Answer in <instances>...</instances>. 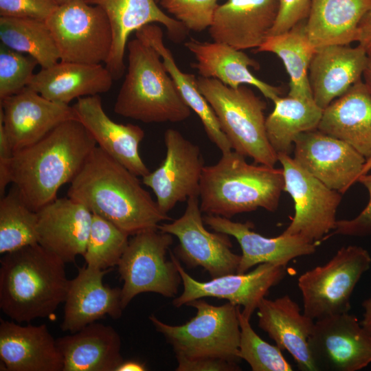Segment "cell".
<instances>
[{
    "instance_id": "816d5d0a",
    "label": "cell",
    "mask_w": 371,
    "mask_h": 371,
    "mask_svg": "<svg viewBox=\"0 0 371 371\" xmlns=\"http://www.w3.org/2000/svg\"><path fill=\"white\" fill-rule=\"evenodd\" d=\"M53 1L57 5H59L71 0H53Z\"/></svg>"
},
{
    "instance_id": "ac0fdd59",
    "label": "cell",
    "mask_w": 371,
    "mask_h": 371,
    "mask_svg": "<svg viewBox=\"0 0 371 371\" xmlns=\"http://www.w3.org/2000/svg\"><path fill=\"white\" fill-rule=\"evenodd\" d=\"M101 7L108 16L112 32V47L105 67L114 80L126 69L124 54L131 34L150 23L163 25L173 42L183 41L189 30L180 21L164 13L156 0H85Z\"/></svg>"
},
{
    "instance_id": "2e32d148",
    "label": "cell",
    "mask_w": 371,
    "mask_h": 371,
    "mask_svg": "<svg viewBox=\"0 0 371 371\" xmlns=\"http://www.w3.org/2000/svg\"><path fill=\"white\" fill-rule=\"evenodd\" d=\"M293 153L301 167L341 194L357 182L366 161L349 144L318 129L298 135Z\"/></svg>"
},
{
    "instance_id": "4dcf8cb0",
    "label": "cell",
    "mask_w": 371,
    "mask_h": 371,
    "mask_svg": "<svg viewBox=\"0 0 371 371\" xmlns=\"http://www.w3.org/2000/svg\"><path fill=\"white\" fill-rule=\"evenodd\" d=\"M371 0H311L306 29L315 48L357 41L358 26Z\"/></svg>"
},
{
    "instance_id": "74e56055",
    "label": "cell",
    "mask_w": 371,
    "mask_h": 371,
    "mask_svg": "<svg viewBox=\"0 0 371 371\" xmlns=\"http://www.w3.org/2000/svg\"><path fill=\"white\" fill-rule=\"evenodd\" d=\"M240 328L239 357L245 361L253 371H291V365L286 360L282 350L271 345L254 331L250 318L238 311Z\"/></svg>"
},
{
    "instance_id": "f546056e",
    "label": "cell",
    "mask_w": 371,
    "mask_h": 371,
    "mask_svg": "<svg viewBox=\"0 0 371 371\" xmlns=\"http://www.w3.org/2000/svg\"><path fill=\"white\" fill-rule=\"evenodd\" d=\"M63 371H115L124 361L119 334L111 326L93 322L56 339Z\"/></svg>"
},
{
    "instance_id": "484cf974",
    "label": "cell",
    "mask_w": 371,
    "mask_h": 371,
    "mask_svg": "<svg viewBox=\"0 0 371 371\" xmlns=\"http://www.w3.org/2000/svg\"><path fill=\"white\" fill-rule=\"evenodd\" d=\"M257 309L258 326L291 355L299 369L317 371L308 346L315 321L301 313L298 304L284 295L275 300L264 297Z\"/></svg>"
},
{
    "instance_id": "30bf717a",
    "label": "cell",
    "mask_w": 371,
    "mask_h": 371,
    "mask_svg": "<svg viewBox=\"0 0 371 371\" xmlns=\"http://www.w3.org/2000/svg\"><path fill=\"white\" fill-rule=\"evenodd\" d=\"M45 23L60 61L96 65L107 60L112 47V32L101 7L85 0H71L57 5Z\"/></svg>"
},
{
    "instance_id": "8992f818",
    "label": "cell",
    "mask_w": 371,
    "mask_h": 371,
    "mask_svg": "<svg viewBox=\"0 0 371 371\" xmlns=\"http://www.w3.org/2000/svg\"><path fill=\"white\" fill-rule=\"evenodd\" d=\"M187 306L194 308L196 313L181 325L168 324L154 315L149 316L155 330L172 348L176 359L215 358L239 363L240 306L229 302L214 306L203 298Z\"/></svg>"
},
{
    "instance_id": "603a6c76",
    "label": "cell",
    "mask_w": 371,
    "mask_h": 371,
    "mask_svg": "<svg viewBox=\"0 0 371 371\" xmlns=\"http://www.w3.org/2000/svg\"><path fill=\"white\" fill-rule=\"evenodd\" d=\"M108 272L85 266L69 282L65 300L61 329L75 333L105 315L113 319L121 317V289L111 288L103 283Z\"/></svg>"
},
{
    "instance_id": "f907efd6",
    "label": "cell",
    "mask_w": 371,
    "mask_h": 371,
    "mask_svg": "<svg viewBox=\"0 0 371 371\" xmlns=\"http://www.w3.org/2000/svg\"><path fill=\"white\" fill-rule=\"evenodd\" d=\"M370 170H371V156L366 159L360 176L368 172Z\"/></svg>"
},
{
    "instance_id": "7c38bea8",
    "label": "cell",
    "mask_w": 371,
    "mask_h": 371,
    "mask_svg": "<svg viewBox=\"0 0 371 371\" xmlns=\"http://www.w3.org/2000/svg\"><path fill=\"white\" fill-rule=\"evenodd\" d=\"M186 202L179 218L157 227L178 238L174 253L176 257L188 267L203 268L211 278L236 273L240 255L232 251L229 236L205 228L198 196L188 198Z\"/></svg>"
},
{
    "instance_id": "f35d334b",
    "label": "cell",
    "mask_w": 371,
    "mask_h": 371,
    "mask_svg": "<svg viewBox=\"0 0 371 371\" xmlns=\"http://www.w3.org/2000/svg\"><path fill=\"white\" fill-rule=\"evenodd\" d=\"M37 61L0 43V100L28 87Z\"/></svg>"
},
{
    "instance_id": "d6a6232c",
    "label": "cell",
    "mask_w": 371,
    "mask_h": 371,
    "mask_svg": "<svg viewBox=\"0 0 371 371\" xmlns=\"http://www.w3.org/2000/svg\"><path fill=\"white\" fill-rule=\"evenodd\" d=\"M306 21L281 34L267 36L255 51L273 53L282 60L290 78L289 96L313 99L308 69L316 49L308 38Z\"/></svg>"
},
{
    "instance_id": "836d02e7",
    "label": "cell",
    "mask_w": 371,
    "mask_h": 371,
    "mask_svg": "<svg viewBox=\"0 0 371 371\" xmlns=\"http://www.w3.org/2000/svg\"><path fill=\"white\" fill-rule=\"evenodd\" d=\"M273 102V110L265 120L267 138L278 155H290L298 135L317 129L323 109L313 99L288 95L279 96Z\"/></svg>"
},
{
    "instance_id": "ffe728a7",
    "label": "cell",
    "mask_w": 371,
    "mask_h": 371,
    "mask_svg": "<svg viewBox=\"0 0 371 371\" xmlns=\"http://www.w3.org/2000/svg\"><path fill=\"white\" fill-rule=\"evenodd\" d=\"M72 106L78 120L103 151L137 177L150 172L139 153L145 135L140 126L112 120L104 111L99 95L80 98Z\"/></svg>"
},
{
    "instance_id": "8d00e7d4",
    "label": "cell",
    "mask_w": 371,
    "mask_h": 371,
    "mask_svg": "<svg viewBox=\"0 0 371 371\" xmlns=\"http://www.w3.org/2000/svg\"><path fill=\"white\" fill-rule=\"evenodd\" d=\"M129 235L109 221L93 214L86 250V265L107 270L117 265L129 240Z\"/></svg>"
},
{
    "instance_id": "9c48e42d",
    "label": "cell",
    "mask_w": 371,
    "mask_h": 371,
    "mask_svg": "<svg viewBox=\"0 0 371 371\" xmlns=\"http://www.w3.org/2000/svg\"><path fill=\"white\" fill-rule=\"evenodd\" d=\"M172 235L158 229L139 232L128 240L118 264L123 281L121 304L124 309L142 293H155L175 297L181 277L175 263L166 258L173 243Z\"/></svg>"
},
{
    "instance_id": "7a4b0ae2",
    "label": "cell",
    "mask_w": 371,
    "mask_h": 371,
    "mask_svg": "<svg viewBox=\"0 0 371 371\" xmlns=\"http://www.w3.org/2000/svg\"><path fill=\"white\" fill-rule=\"evenodd\" d=\"M97 144L78 120L59 124L37 142L14 152L11 183L25 204L38 212L71 183Z\"/></svg>"
},
{
    "instance_id": "5bb4252c",
    "label": "cell",
    "mask_w": 371,
    "mask_h": 371,
    "mask_svg": "<svg viewBox=\"0 0 371 371\" xmlns=\"http://www.w3.org/2000/svg\"><path fill=\"white\" fill-rule=\"evenodd\" d=\"M308 346L317 371H357L371 363V335L349 312L315 320Z\"/></svg>"
},
{
    "instance_id": "4316f807",
    "label": "cell",
    "mask_w": 371,
    "mask_h": 371,
    "mask_svg": "<svg viewBox=\"0 0 371 371\" xmlns=\"http://www.w3.org/2000/svg\"><path fill=\"white\" fill-rule=\"evenodd\" d=\"M194 56V66L200 76L216 79L233 89L249 85L271 101L282 94L281 87L273 86L256 77L249 67L259 69V64L243 50L220 42H203L194 38L185 43Z\"/></svg>"
},
{
    "instance_id": "681fc988",
    "label": "cell",
    "mask_w": 371,
    "mask_h": 371,
    "mask_svg": "<svg viewBox=\"0 0 371 371\" xmlns=\"http://www.w3.org/2000/svg\"><path fill=\"white\" fill-rule=\"evenodd\" d=\"M362 76L364 78V84L371 94V50L367 53L366 63L363 71Z\"/></svg>"
},
{
    "instance_id": "8fae6325",
    "label": "cell",
    "mask_w": 371,
    "mask_h": 371,
    "mask_svg": "<svg viewBox=\"0 0 371 371\" xmlns=\"http://www.w3.org/2000/svg\"><path fill=\"white\" fill-rule=\"evenodd\" d=\"M282 166L284 191L293 200L295 213L283 233L315 243L335 229L341 194L314 177L290 155L278 154Z\"/></svg>"
},
{
    "instance_id": "e0dca14e",
    "label": "cell",
    "mask_w": 371,
    "mask_h": 371,
    "mask_svg": "<svg viewBox=\"0 0 371 371\" xmlns=\"http://www.w3.org/2000/svg\"><path fill=\"white\" fill-rule=\"evenodd\" d=\"M0 102V122L14 152L37 142L63 122L78 120L73 106L49 100L29 87Z\"/></svg>"
},
{
    "instance_id": "ab89813d",
    "label": "cell",
    "mask_w": 371,
    "mask_h": 371,
    "mask_svg": "<svg viewBox=\"0 0 371 371\" xmlns=\"http://www.w3.org/2000/svg\"><path fill=\"white\" fill-rule=\"evenodd\" d=\"M218 0H160V5L189 31L201 32L210 27Z\"/></svg>"
},
{
    "instance_id": "d590c367",
    "label": "cell",
    "mask_w": 371,
    "mask_h": 371,
    "mask_svg": "<svg viewBox=\"0 0 371 371\" xmlns=\"http://www.w3.org/2000/svg\"><path fill=\"white\" fill-rule=\"evenodd\" d=\"M37 213L22 199L14 185L0 200V254L38 243Z\"/></svg>"
},
{
    "instance_id": "3957f363",
    "label": "cell",
    "mask_w": 371,
    "mask_h": 371,
    "mask_svg": "<svg viewBox=\"0 0 371 371\" xmlns=\"http://www.w3.org/2000/svg\"><path fill=\"white\" fill-rule=\"evenodd\" d=\"M0 264V308L13 321L49 317L65 302V262L38 243L3 254Z\"/></svg>"
},
{
    "instance_id": "ee69618b",
    "label": "cell",
    "mask_w": 371,
    "mask_h": 371,
    "mask_svg": "<svg viewBox=\"0 0 371 371\" xmlns=\"http://www.w3.org/2000/svg\"><path fill=\"white\" fill-rule=\"evenodd\" d=\"M177 371H238V363L222 359L204 358L192 360H177Z\"/></svg>"
},
{
    "instance_id": "cb8c5ba5",
    "label": "cell",
    "mask_w": 371,
    "mask_h": 371,
    "mask_svg": "<svg viewBox=\"0 0 371 371\" xmlns=\"http://www.w3.org/2000/svg\"><path fill=\"white\" fill-rule=\"evenodd\" d=\"M0 359L8 371H63L56 340L45 324L0 319Z\"/></svg>"
},
{
    "instance_id": "b9f144b4",
    "label": "cell",
    "mask_w": 371,
    "mask_h": 371,
    "mask_svg": "<svg viewBox=\"0 0 371 371\" xmlns=\"http://www.w3.org/2000/svg\"><path fill=\"white\" fill-rule=\"evenodd\" d=\"M369 193V201L365 208L355 218L337 220L335 229L330 235L366 236L371 234V170L357 179Z\"/></svg>"
},
{
    "instance_id": "e575fe53",
    "label": "cell",
    "mask_w": 371,
    "mask_h": 371,
    "mask_svg": "<svg viewBox=\"0 0 371 371\" xmlns=\"http://www.w3.org/2000/svg\"><path fill=\"white\" fill-rule=\"evenodd\" d=\"M0 40L8 47L34 58L41 68L51 67L60 60L45 21L1 16Z\"/></svg>"
},
{
    "instance_id": "f5cc1de1",
    "label": "cell",
    "mask_w": 371,
    "mask_h": 371,
    "mask_svg": "<svg viewBox=\"0 0 371 371\" xmlns=\"http://www.w3.org/2000/svg\"><path fill=\"white\" fill-rule=\"evenodd\" d=\"M156 1H157V2H159V1H160V0H156Z\"/></svg>"
},
{
    "instance_id": "c3c4849f",
    "label": "cell",
    "mask_w": 371,
    "mask_h": 371,
    "mask_svg": "<svg viewBox=\"0 0 371 371\" xmlns=\"http://www.w3.org/2000/svg\"><path fill=\"white\" fill-rule=\"evenodd\" d=\"M364 309L363 319L360 322L361 326L371 335V297L362 302Z\"/></svg>"
},
{
    "instance_id": "ba28073f",
    "label": "cell",
    "mask_w": 371,
    "mask_h": 371,
    "mask_svg": "<svg viewBox=\"0 0 371 371\" xmlns=\"http://www.w3.org/2000/svg\"><path fill=\"white\" fill-rule=\"evenodd\" d=\"M371 265V256L357 245L342 247L323 265L298 278L303 313L313 320L348 313L352 292Z\"/></svg>"
},
{
    "instance_id": "83f0119b",
    "label": "cell",
    "mask_w": 371,
    "mask_h": 371,
    "mask_svg": "<svg viewBox=\"0 0 371 371\" xmlns=\"http://www.w3.org/2000/svg\"><path fill=\"white\" fill-rule=\"evenodd\" d=\"M113 80L102 64L60 61L41 68L28 87L49 100L69 104L76 98L108 92Z\"/></svg>"
},
{
    "instance_id": "277c9868",
    "label": "cell",
    "mask_w": 371,
    "mask_h": 371,
    "mask_svg": "<svg viewBox=\"0 0 371 371\" xmlns=\"http://www.w3.org/2000/svg\"><path fill=\"white\" fill-rule=\"evenodd\" d=\"M282 169L250 164L234 150L222 153L215 164L204 166L199 188L203 213L231 218L264 208L277 210L284 191Z\"/></svg>"
},
{
    "instance_id": "d4e9b609",
    "label": "cell",
    "mask_w": 371,
    "mask_h": 371,
    "mask_svg": "<svg viewBox=\"0 0 371 371\" xmlns=\"http://www.w3.org/2000/svg\"><path fill=\"white\" fill-rule=\"evenodd\" d=\"M367 52L358 45H331L316 49L308 69L315 102L322 109L361 79Z\"/></svg>"
},
{
    "instance_id": "52a82bcc",
    "label": "cell",
    "mask_w": 371,
    "mask_h": 371,
    "mask_svg": "<svg viewBox=\"0 0 371 371\" xmlns=\"http://www.w3.org/2000/svg\"><path fill=\"white\" fill-rule=\"evenodd\" d=\"M197 86L213 109L232 149L255 164L274 166L278 154L267 138L266 102L245 85L231 88L220 81L199 76Z\"/></svg>"
},
{
    "instance_id": "bcb514c9",
    "label": "cell",
    "mask_w": 371,
    "mask_h": 371,
    "mask_svg": "<svg viewBox=\"0 0 371 371\" xmlns=\"http://www.w3.org/2000/svg\"><path fill=\"white\" fill-rule=\"evenodd\" d=\"M357 42L367 53L371 50V8L364 14L359 24Z\"/></svg>"
},
{
    "instance_id": "5b68a950",
    "label": "cell",
    "mask_w": 371,
    "mask_h": 371,
    "mask_svg": "<svg viewBox=\"0 0 371 371\" xmlns=\"http://www.w3.org/2000/svg\"><path fill=\"white\" fill-rule=\"evenodd\" d=\"M128 67L114 112L144 123L179 122L191 109L183 101L159 54L135 38L128 42Z\"/></svg>"
},
{
    "instance_id": "7402d4cb",
    "label": "cell",
    "mask_w": 371,
    "mask_h": 371,
    "mask_svg": "<svg viewBox=\"0 0 371 371\" xmlns=\"http://www.w3.org/2000/svg\"><path fill=\"white\" fill-rule=\"evenodd\" d=\"M279 0H227L218 5L209 34L237 49L258 48L278 17Z\"/></svg>"
},
{
    "instance_id": "6da1fadb",
    "label": "cell",
    "mask_w": 371,
    "mask_h": 371,
    "mask_svg": "<svg viewBox=\"0 0 371 371\" xmlns=\"http://www.w3.org/2000/svg\"><path fill=\"white\" fill-rule=\"evenodd\" d=\"M67 196L130 236L170 220L137 176L96 146L70 183Z\"/></svg>"
},
{
    "instance_id": "7dc6e473",
    "label": "cell",
    "mask_w": 371,
    "mask_h": 371,
    "mask_svg": "<svg viewBox=\"0 0 371 371\" xmlns=\"http://www.w3.org/2000/svg\"><path fill=\"white\" fill-rule=\"evenodd\" d=\"M146 370L145 363L137 360H124L115 371H145Z\"/></svg>"
},
{
    "instance_id": "4fadbf2b",
    "label": "cell",
    "mask_w": 371,
    "mask_h": 371,
    "mask_svg": "<svg viewBox=\"0 0 371 371\" xmlns=\"http://www.w3.org/2000/svg\"><path fill=\"white\" fill-rule=\"evenodd\" d=\"M170 258L177 266L183 284L182 293L172 300L175 307L179 308L200 298L216 297L242 306V313L249 318L270 289L284 278L286 271L285 265L266 262L249 272L230 273L201 282L185 271L171 251Z\"/></svg>"
},
{
    "instance_id": "f6af8a7d",
    "label": "cell",
    "mask_w": 371,
    "mask_h": 371,
    "mask_svg": "<svg viewBox=\"0 0 371 371\" xmlns=\"http://www.w3.org/2000/svg\"><path fill=\"white\" fill-rule=\"evenodd\" d=\"M14 151L0 122V196L5 195L7 186L11 183V167Z\"/></svg>"
},
{
    "instance_id": "1f68e13d",
    "label": "cell",
    "mask_w": 371,
    "mask_h": 371,
    "mask_svg": "<svg viewBox=\"0 0 371 371\" xmlns=\"http://www.w3.org/2000/svg\"><path fill=\"white\" fill-rule=\"evenodd\" d=\"M135 36L159 54L183 101L198 115L210 141L222 153L232 150V145L221 130L213 109L198 88L197 78L179 68L171 51L164 44L161 28L156 23L148 24L137 30Z\"/></svg>"
},
{
    "instance_id": "7bdbcfd3",
    "label": "cell",
    "mask_w": 371,
    "mask_h": 371,
    "mask_svg": "<svg viewBox=\"0 0 371 371\" xmlns=\"http://www.w3.org/2000/svg\"><path fill=\"white\" fill-rule=\"evenodd\" d=\"M279 1L278 17L267 36L284 32L299 22L306 20L308 16L311 0H279Z\"/></svg>"
},
{
    "instance_id": "44dd1931",
    "label": "cell",
    "mask_w": 371,
    "mask_h": 371,
    "mask_svg": "<svg viewBox=\"0 0 371 371\" xmlns=\"http://www.w3.org/2000/svg\"><path fill=\"white\" fill-rule=\"evenodd\" d=\"M36 213L40 245L65 263L83 256L93 216L85 205L68 196L57 198Z\"/></svg>"
},
{
    "instance_id": "9a60e30c",
    "label": "cell",
    "mask_w": 371,
    "mask_h": 371,
    "mask_svg": "<svg viewBox=\"0 0 371 371\" xmlns=\"http://www.w3.org/2000/svg\"><path fill=\"white\" fill-rule=\"evenodd\" d=\"M164 142V159L154 171L142 177V183L153 190L159 208L167 214L177 203L199 196L204 162L199 146L177 130L168 128Z\"/></svg>"
},
{
    "instance_id": "60d3db41",
    "label": "cell",
    "mask_w": 371,
    "mask_h": 371,
    "mask_svg": "<svg viewBox=\"0 0 371 371\" xmlns=\"http://www.w3.org/2000/svg\"><path fill=\"white\" fill-rule=\"evenodd\" d=\"M56 7L53 0H0V16L45 21Z\"/></svg>"
},
{
    "instance_id": "d6986e66",
    "label": "cell",
    "mask_w": 371,
    "mask_h": 371,
    "mask_svg": "<svg viewBox=\"0 0 371 371\" xmlns=\"http://www.w3.org/2000/svg\"><path fill=\"white\" fill-rule=\"evenodd\" d=\"M203 221L214 232L225 233L236 238L242 250L236 273L247 272L262 263H273L286 266L299 256L311 255L316 251V243L299 235L282 234L269 238L253 230L249 221L235 222L230 218L205 214Z\"/></svg>"
},
{
    "instance_id": "f1b7e54d",
    "label": "cell",
    "mask_w": 371,
    "mask_h": 371,
    "mask_svg": "<svg viewBox=\"0 0 371 371\" xmlns=\"http://www.w3.org/2000/svg\"><path fill=\"white\" fill-rule=\"evenodd\" d=\"M317 129L371 156V94L361 79L323 110Z\"/></svg>"
}]
</instances>
